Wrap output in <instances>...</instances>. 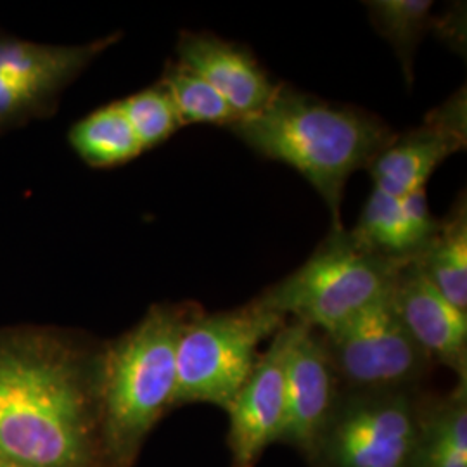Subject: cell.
Wrapping results in <instances>:
<instances>
[{
    "instance_id": "obj_1",
    "label": "cell",
    "mask_w": 467,
    "mask_h": 467,
    "mask_svg": "<svg viewBox=\"0 0 467 467\" xmlns=\"http://www.w3.org/2000/svg\"><path fill=\"white\" fill-rule=\"evenodd\" d=\"M99 368L92 374L82 353L57 337L0 334V461L90 467Z\"/></svg>"
},
{
    "instance_id": "obj_2",
    "label": "cell",
    "mask_w": 467,
    "mask_h": 467,
    "mask_svg": "<svg viewBox=\"0 0 467 467\" xmlns=\"http://www.w3.org/2000/svg\"><path fill=\"white\" fill-rule=\"evenodd\" d=\"M256 154L296 170L327 204L334 231L351 175L368 170L395 139L381 118L351 106L317 99L281 84L265 109L231 127Z\"/></svg>"
},
{
    "instance_id": "obj_3",
    "label": "cell",
    "mask_w": 467,
    "mask_h": 467,
    "mask_svg": "<svg viewBox=\"0 0 467 467\" xmlns=\"http://www.w3.org/2000/svg\"><path fill=\"white\" fill-rule=\"evenodd\" d=\"M196 312L187 305H154L102 353L98 399L109 451L127 462L150 428L173 405L177 345Z\"/></svg>"
},
{
    "instance_id": "obj_4",
    "label": "cell",
    "mask_w": 467,
    "mask_h": 467,
    "mask_svg": "<svg viewBox=\"0 0 467 467\" xmlns=\"http://www.w3.org/2000/svg\"><path fill=\"white\" fill-rule=\"evenodd\" d=\"M409 262L368 250L350 231L333 229L301 267L256 300L281 317L293 316L318 333H333L388 295Z\"/></svg>"
},
{
    "instance_id": "obj_5",
    "label": "cell",
    "mask_w": 467,
    "mask_h": 467,
    "mask_svg": "<svg viewBox=\"0 0 467 467\" xmlns=\"http://www.w3.org/2000/svg\"><path fill=\"white\" fill-rule=\"evenodd\" d=\"M285 326V318L260 301L206 316L194 312L177 345L173 405L213 403L227 410L260 360V345Z\"/></svg>"
},
{
    "instance_id": "obj_6",
    "label": "cell",
    "mask_w": 467,
    "mask_h": 467,
    "mask_svg": "<svg viewBox=\"0 0 467 467\" xmlns=\"http://www.w3.org/2000/svg\"><path fill=\"white\" fill-rule=\"evenodd\" d=\"M419 438L405 388L358 391L334 410L314 451L320 467H410Z\"/></svg>"
},
{
    "instance_id": "obj_7",
    "label": "cell",
    "mask_w": 467,
    "mask_h": 467,
    "mask_svg": "<svg viewBox=\"0 0 467 467\" xmlns=\"http://www.w3.org/2000/svg\"><path fill=\"white\" fill-rule=\"evenodd\" d=\"M322 336L337 379L357 391L400 389L416 381L430 362L403 326L391 291Z\"/></svg>"
},
{
    "instance_id": "obj_8",
    "label": "cell",
    "mask_w": 467,
    "mask_h": 467,
    "mask_svg": "<svg viewBox=\"0 0 467 467\" xmlns=\"http://www.w3.org/2000/svg\"><path fill=\"white\" fill-rule=\"evenodd\" d=\"M119 34L82 46L36 44L0 30V132L47 117L67 85Z\"/></svg>"
},
{
    "instance_id": "obj_9",
    "label": "cell",
    "mask_w": 467,
    "mask_h": 467,
    "mask_svg": "<svg viewBox=\"0 0 467 467\" xmlns=\"http://www.w3.org/2000/svg\"><path fill=\"white\" fill-rule=\"evenodd\" d=\"M337 376L322 333L303 324L289 326L284 364L283 433L305 451H314L336 407Z\"/></svg>"
},
{
    "instance_id": "obj_10",
    "label": "cell",
    "mask_w": 467,
    "mask_h": 467,
    "mask_svg": "<svg viewBox=\"0 0 467 467\" xmlns=\"http://www.w3.org/2000/svg\"><path fill=\"white\" fill-rule=\"evenodd\" d=\"M466 92H457L407 134L395 135L368 165L374 187L395 198L426 189L430 177L451 154L466 148Z\"/></svg>"
},
{
    "instance_id": "obj_11",
    "label": "cell",
    "mask_w": 467,
    "mask_h": 467,
    "mask_svg": "<svg viewBox=\"0 0 467 467\" xmlns=\"http://www.w3.org/2000/svg\"><path fill=\"white\" fill-rule=\"evenodd\" d=\"M289 326L272 337L248 381L227 407L231 416L229 445L234 467H254L268 445L281 438L284 426V364Z\"/></svg>"
},
{
    "instance_id": "obj_12",
    "label": "cell",
    "mask_w": 467,
    "mask_h": 467,
    "mask_svg": "<svg viewBox=\"0 0 467 467\" xmlns=\"http://www.w3.org/2000/svg\"><path fill=\"white\" fill-rule=\"evenodd\" d=\"M391 300L412 339L430 360L466 374L467 312L451 305L418 264L410 260L400 268Z\"/></svg>"
},
{
    "instance_id": "obj_13",
    "label": "cell",
    "mask_w": 467,
    "mask_h": 467,
    "mask_svg": "<svg viewBox=\"0 0 467 467\" xmlns=\"http://www.w3.org/2000/svg\"><path fill=\"white\" fill-rule=\"evenodd\" d=\"M179 63L212 85L235 115L253 117L265 109L281 84H275L246 47L217 35L184 32L177 42Z\"/></svg>"
},
{
    "instance_id": "obj_14",
    "label": "cell",
    "mask_w": 467,
    "mask_h": 467,
    "mask_svg": "<svg viewBox=\"0 0 467 467\" xmlns=\"http://www.w3.org/2000/svg\"><path fill=\"white\" fill-rule=\"evenodd\" d=\"M440 220L431 215L426 189L395 198L374 187L350 233L362 246L395 260H414L430 243Z\"/></svg>"
},
{
    "instance_id": "obj_15",
    "label": "cell",
    "mask_w": 467,
    "mask_h": 467,
    "mask_svg": "<svg viewBox=\"0 0 467 467\" xmlns=\"http://www.w3.org/2000/svg\"><path fill=\"white\" fill-rule=\"evenodd\" d=\"M430 283L455 305L467 312V210L466 200L459 201L447 218L414 258Z\"/></svg>"
},
{
    "instance_id": "obj_16",
    "label": "cell",
    "mask_w": 467,
    "mask_h": 467,
    "mask_svg": "<svg viewBox=\"0 0 467 467\" xmlns=\"http://www.w3.org/2000/svg\"><path fill=\"white\" fill-rule=\"evenodd\" d=\"M67 137L82 161L94 168L125 165L144 152L118 102L77 121Z\"/></svg>"
},
{
    "instance_id": "obj_17",
    "label": "cell",
    "mask_w": 467,
    "mask_h": 467,
    "mask_svg": "<svg viewBox=\"0 0 467 467\" xmlns=\"http://www.w3.org/2000/svg\"><path fill=\"white\" fill-rule=\"evenodd\" d=\"M368 16L378 34L384 36L400 59L409 85L414 78V54L430 30L441 25L431 16L430 0H376L366 2Z\"/></svg>"
},
{
    "instance_id": "obj_18",
    "label": "cell",
    "mask_w": 467,
    "mask_h": 467,
    "mask_svg": "<svg viewBox=\"0 0 467 467\" xmlns=\"http://www.w3.org/2000/svg\"><path fill=\"white\" fill-rule=\"evenodd\" d=\"M160 84L167 88L184 125L201 123L231 129L241 119L212 85L179 61L168 63Z\"/></svg>"
},
{
    "instance_id": "obj_19",
    "label": "cell",
    "mask_w": 467,
    "mask_h": 467,
    "mask_svg": "<svg viewBox=\"0 0 467 467\" xmlns=\"http://www.w3.org/2000/svg\"><path fill=\"white\" fill-rule=\"evenodd\" d=\"M419 467H467L466 391L459 393L420 433ZM414 464V462H412Z\"/></svg>"
},
{
    "instance_id": "obj_20",
    "label": "cell",
    "mask_w": 467,
    "mask_h": 467,
    "mask_svg": "<svg viewBox=\"0 0 467 467\" xmlns=\"http://www.w3.org/2000/svg\"><path fill=\"white\" fill-rule=\"evenodd\" d=\"M142 150L161 146L185 127L167 88L158 84L118 100Z\"/></svg>"
},
{
    "instance_id": "obj_21",
    "label": "cell",
    "mask_w": 467,
    "mask_h": 467,
    "mask_svg": "<svg viewBox=\"0 0 467 467\" xmlns=\"http://www.w3.org/2000/svg\"><path fill=\"white\" fill-rule=\"evenodd\" d=\"M0 467H34V466H25V464H16V462H7V461H0Z\"/></svg>"
}]
</instances>
